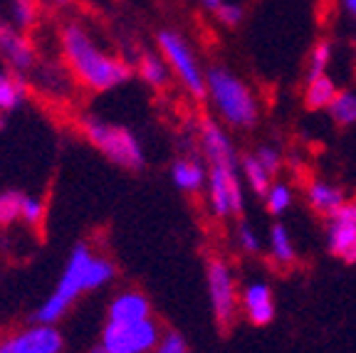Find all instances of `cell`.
<instances>
[{"label":"cell","mask_w":356,"mask_h":353,"mask_svg":"<svg viewBox=\"0 0 356 353\" xmlns=\"http://www.w3.org/2000/svg\"><path fill=\"white\" fill-rule=\"evenodd\" d=\"M114 277H117L114 262L92 254L87 245H77L72 254L67 257V265L62 270L57 287L40 304V309L33 314V321L35 324H57L82 294L102 289Z\"/></svg>","instance_id":"6da1fadb"},{"label":"cell","mask_w":356,"mask_h":353,"mask_svg":"<svg viewBox=\"0 0 356 353\" xmlns=\"http://www.w3.org/2000/svg\"><path fill=\"white\" fill-rule=\"evenodd\" d=\"M60 40L72 74L92 92H109V89L122 87L131 79V67L102 52L77 22H67L60 33Z\"/></svg>","instance_id":"7a4b0ae2"},{"label":"cell","mask_w":356,"mask_h":353,"mask_svg":"<svg viewBox=\"0 0 356 353\" xmlns=\"http://www.w3.org/2000/svg\"><path fill=\"white\" fill-rule=\"evenodd\" d=\"M206 89L220 116L233 129H252L260 119V109L243 79L222 67H211L206 72Z\"/></svg>","instance_id":"3957f363"},{"label":"cell","mask_w":356,"mask_h":353,"mask_svg":"<svg viewBox=\"0 0 356 353\" xmlns=\"http://www.w3.org/2000/svg\"><path fill=\"white\" fill-rule=\"evenodd\" d=\"M82 131L89 144L95 146L102 156H106L111 163H117V166L127 168V171L144 168V149H141L139 138L134 136L129 129L117 126V124H106L102 119H97V116H84Z\"/></svg>","instance_id":"277c9868"},{"label":"cell","mask_w":356,"mask_h":353,"mask_svg":"<svg viewBox=\"0 0 356 353\" xmlns=\"http://www.w3.org/2000/svg\"><path fill=\"white\" fill-rule=\"evenodd\" d=\"M161 341V331L156 321L139 319V321H109L106 319L102 329V346L111 353H151L156 343Z\"/></svg>","instance_id":"5b68a950"},{"label":"cell","mask_w":356,"mask_h":353,"mask_svg":"<svg viewBox=\"0 0 356 353\" xmlns=\"http://www.w3.org/2000/svg\"><path fill=\"white\" fill-rule=\"evenodd\" d=\"M159 47H161L166 65L171 67L173 74L181 79V84L193 94L195 99H203L208 94L206 74L200 69L195 55L191 52L188 42L178 33H173V30H161V33H159Z\"/></svg>","instance_id":"8992f818"},{"label":"cell","mask_w":356,"mask_h":353,"mask_svg":"<svg viewBox=\"0 0 356 353\" xmlns=\"http://www.w3.org/2000/svg\"><path fill=\"white\" fill-rule=\"evenodd\" d=\"M206 279L213 319L225 331V329L233 326L235 314H238V292H235V279L228 262L222 257H211L206 267Z\"/></svg>","instance_id":"52a82bcc"},{"label":"cell","mask_w":356,"mask_h":353,"mask_svg":"<svg viewBox=\"0 0 356 353\" xmlns=\"http://www.w3.org/2000/svg\"><path fill=\"white\" fill-rule=\"evenodd\" d=\"M238 166H208V193L211 208L218 217L243 215L245 200Z\"/></svg>","instance_id":"ba28073f"},{"label":"cell","mask_w":356,"mask_h":353,"mask_svg":"<svg viewBox=\"0 0 356 353\" xmlns=\"http://www.w3.org/2000/svg\"><path fill=\"white\" fill-rule=\"evenodd\" d=\"M65 338L55 324H35L0 341V353H62Z\"/></svg>","instance_id":"9c48e42d"},{"label":"cell","mask_w":356,"mask_h":353,"mask_svg":"<svg viewBox=\"0 0 356 353\" xmlns=\"http://www.w3.org/2000/svg\"><path fill=\"white\" fill-rule=\"evenodd\" d=\"M200 146H203L208 166H238L240 163L233 141L213 119H203L200 124Z\"/></svg>","instance_id":"30bf717a"},{"label":"cell","mask_w":356,"mask_h":353,"mask_svg":"<svg viewBox=\"0 0 356 353\" xmlns=\"http://www.w3.org/2000/svg\"><path fill=\"white\" fill-rule=\"evenodd\" d=\"M0 55L6 57L17 72H28L35 65V47L30 44V40L6 22H0Z\"/></svg>","instance_id":"8fae6325"},{"label":"cell","mask_w":356,"mask_h":353,"mask_svg":"<svg viewBox=\"0 0 356 353\" xmlns=\"http://www.w3.org/2000/svg\"><path fill=\"white\" fill-rule=\"evenodd\" d=\"M243 309L255 326H267L275 319V297L273 289L262 284V281H252L243 292Z\"/></svg>","instance_id":"7c38bea8"},{"label":"cell","mask_w":356,"mask_h":353,"mask_svg":"<svg viewBox=\"0 0 356 353\" xmlns=\"http://www.w3.org/2000/svg\"><path fill=\"white\" fill-rule=\"evenodd\" d=\"M327 249L332 257L354 265L356 262V225L346 220H337L332 217L327 230Z\"/></svg>","instance_id":"4fadbf2b"},{"label":"cell","mask_w":356,"mask_h":353,"mask_svg":"<svg viewBox=\"0 0 356 353\" xmlns=\"http://www.w3.org/2000/svg\"><path fill=\"white\" fill-rule=\"evenodd\" d=\"M149 316L151 302L146 299V294L136 292V289H129V292H122L119 297H114L109 304V311H106L109 321H139L149 319Z\"/></svg>","instance_id":"5bb4252c"},{"label":"cell","mask_w":356,"mask_h":353,"mask_svg":"<svg viewBox=\"0 0 356 353\" xmlns=\"http://www.w3.org/2000/svg\"><path fill=\"white\" fill-rule=\"evenodd\" d=\"M171 178L178 190L198 193L208 186V168L198 158H178L171 166Z\"/></svg>","instance_id":"9a60e30c"},{"label":"cell","mask_w":356,"mask_h":353,"mask_svg":"<svg viewBox=\"0 0 356 353\" xmlns=\"http://www.w3.org/2000/svg\"><path fill=\"white\" fill-rule=\"evenodd\" d=\"M307 203L317 210V213L332 217L334 213L346 203V198L341 188L332 186V183H327V181H312L309 188H307Z\"/></svg>","instance_id":"2e32d148"},{"label":"cell","mask_w":356,"mask_h":353,"mask_svg":"<svg viewBox=\"0 0 356 353\" xmlns=\"http://www.w3.org/2000/svg\"><path fill=\"white\" fill-rule=\"evenodd\" d=\"M337 92H339V89H337V84H334L327 74H322V77H317V79H309V82H307V92H305V106L312 111L327 109L334 101V97H337Z\"/></svg>","instance_id":"e0dca14e"},{"label":"cell","mask_w":356,"mask_h":353,"mask_svg":"<svg viewBox=\"0 0 356 353\" xmlns=\"http://www.w3.org/2000/svg\"><path fill=\"white\" fill-rule=\"evenodd\" d=\"M25 101V82L20 72L0 74V114H13Z\"/></svg>","instance_id":"ac0fdd59"},{"label":"cell","mask_w":356,"mask_h":353,"mask_svg":"<svg viewBox=\"0 0 356 353\" xmlns=\"http://www.w3.org/2000/svg\"><path fill=\"white\" fill-rule=\"evenodd\" d=\"M240 171H243V178L248 181L252 193L265 198V193L270 190V186H273V176L260 166V161L255 158V154H245L243 158H240Z\"/></svg>","instance_id":"d6986e66"},{"label":"cell","mask_w":356,"mask_h":353,"mask_svg":"<svg viewBox=\"0 0 356 353\" xmlns=\"http://www.w3.org/2000/svg\"><path fill=\"white\" fill-rule=\"evenodd\" d=\"M270 254L277 265H292L297 257L295 243L289 238V230L282 222H275L273 230H270Z\"/></svg>","instance_id":"ffe728a7"},{"label":"cell","mask_w":356,"mask_h":353,"mask_svg":"<svg viewBox=\"0 0 356 353\" xmlns=\"http://www.w3.org/2000/svg\"><path fill=\"white\" fill-rule=\"evenodd\" d=\"M329 116L339 126H351L356 124V92H337L334 101L327 106Z\"/></svg>","instance_id":"44dd1931"},{"label":"cell","mask_w":356,"mask_h":353,"mask_svg":"<svg viewBox=\"0 0 356 353\" xmlns=\"http://www.w3.org/2000/svg\"><path fill=\"white\" fill-rule=\"evenodd\" d=\"M139 77L144 79L149 87H163L168 82V69L166 62L154 52H144L139 57Z\"/></svg>","instance_id":"7402d4cb"},{"label":"cell","mask_w":356,"mask_h":353,"mask_svg":"<svg viewBox=\"0 0 356 353\" xmlns=\"http://www.w3.org/2000/svg\"><path fill=\"white\" fill-rule=\"evenodd\" d=\"M292 200H295L292 198V188H289L287 183L273 181L270 190L265 193V208L273 217H280L292 208Z\"/></svg>","instance_id":"603a6c76"},{"label":"cell","mask_w":356,"mask_h":353,"mask_svg":"<svg viewBox=\"0 0 356 353\" xmlns=\"http://www.w3.org/2000/svg\"><path fill=\"white\" fill-rule=\"evenodd\" d=\"M332 55H334V50H332V42H329V40H319V42L312 47L309 67H307V82L327 74V67H329V62H332Z\"/></svg>","instance_id":"cb8c5ba5"},{"label":"cell","mask_w":356,"mask_h":353,"mask_svg":"<svg viewBox=\"0 0 356 353\" xmlns=\"http://www.w3.org/2000/svg\"><path fill=\"white\" fill-rule=\"evenodd\" d=\"M22 200H25V193H20V190H3L0 193V227H8L15 220H20Z\"/></svg>","instance_id":"d4e9b609"},{"label":"cell","mask_w":356,"mask_h":353,"mask_svg":"<svg viewBox=\"0 0 356 353\" xmlns=\"http://www.w3.org/2000/svg\"><path fill=\"white\" fill-rule=\"evenodd\" d=\"M40 15V0H13V20L20 30L33 28Z\"/></svg>","instance_id":"484cf974"},{"label":"cell","mask_w":356,"mask_h":353,"mask_svg":"<svg viewBox=\"0 0 356 353\" xmlns=\"http://www.w3.org/2000/svg\"><path fill=\"white\" fill-rule=\"evenodd\" d=\"M44 217V203L35 195H25L22 200V210H20V220L30 227H40Z\"/></svg>","instance_id":"4316f807"},{"label":"cell","mask_w":356,"mask_h":353,"mask_svg":"<svg viewBox=\"0 0 356 353\" xmlns=\"http://www.w3.org/2000/svg\"><path fill=\"white\" fill-rule=\"evenodd\" d=\"M255 158L260 161V166L273 178L282 171V154H280L275 146H260V149L255 151Z\"/></svg>","instance_id":"83f0119b"},{"label":"cell","mask_w":356,"mask_h":353,"mask_svg":"<svg viewBox=\"0 0 356 353\" xmlns=\"http://www.w3.org/2000/svg\"><path fill=\"white\" fill-rule=\"evenodd\" d=\"M238 245H240V249H243V252H248V254L260 252V240H257V232L252 230L250 222L240 220V225H238Z\"/></svg>","instance_id":"f1b7e54d"},{"label":"cell","mask_w":356,"mask_h":353,"mask_svg":"<svg viewBox=\"0 0 356 353\" xmlns=\"http://www.w3.org/2000/svg\"><path fill=\"white\" fill-rule=\"evenodd\" d=\"M151 353H188V343L178 331H168L166 336H161V341L156 343Z\"/></svg>","instance_id":"f546056e"},{"label":"cell","mask_w":356,"mask_h":353,"mask_svg":"<svg viewBox=\"0 0 356 353\" xmlns=\"http://www.w3.org/2000/svg\"><path fill=\"white\" fill-rule=\"evenodd\" d=\"M216 15L225 28H238L240 22H243V8L238 3H222L216 10Z\"/></svg>","instance_id":"4dcf8cb0"},{"label":"cell","mask_w":356,"mask_h":353,"mask_svg":"<svg viewBox=\"0 0 356 353\" xmlns=\"http://www.w3.org/2000/svg\"><path fill=\"white\" fill-rule=\"evenodd\" d=\"M332 217H337V220L354 222V225H356V203H344L339 210H337V213H334ZM332 217H329V220H332Z\"/></svg>","instance_id":"1f68e13d"},{"label":"cell","mask_w":356,"mask_h":353,"mask_svg":"<svg viewBox=\"0 0 356 353\" xmlns=\"http://www.w3.org/2000/svg\"><path fill=\"white\" fill-rule=\"evenodd\" d=\"M200 3H203V8H208V10H213V13H216L218 8H220L222 3H225V0H200Z\"/></svg>","instance_id":"d6a6232c"},{"label":"cell","mask_w":356,"mask_h":353,"mask_svg":"<svg viewBox=\"0 0 356 353\" xmlns=\"http://www.w3.org/2000/svg\"><path fill=\"white\" fill-rule=\"evenodd\" d=\"M344 8L349 10L351 17H356V0H344Z\"/></svg>","instance_id":"836d02e7"},{"label":"cell","mask_w":356,"mask_h":353,"mask_svg":"<svg viewBox=\"0 0 356 353\" xmlns=\"http://www.w3.org/2000/svg\"><path fill=\"white\" fill-rule=\"evenodd\" d=\"M89 353H111V351H109V348H104V346H102V343H99V346H95Z\"/></svg>","instance_id":"e575fe53"},{"label":"cell","mask_w":356,"mask_h":353,"mask_svg":"<svg viewBox=\"0 0 356 353\" xmlns=\"http://www.w3.org/2000/svg\"><path fill=\"white\" fill-rule=\"evenodd\" d=\"M52 3H57V6H65V3H70V0H52Z\"/></svg>","instance_id":"d590c367"}]
</instances>
